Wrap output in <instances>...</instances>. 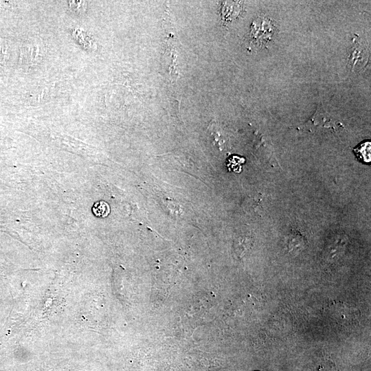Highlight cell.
I'll list each match as a JSON object with an SVG mask.
<instances>
[{
  "mask_svg": "<svg viewBox=\"0 0 371 371\" xmlns=\"http://www.w3.org/2000/svg\"><path fill=\"white\" fill-rule=\"evenodd\" d=\"M92 212L95 216L104 218L109 214L110 207L105 201H100L94 203Z\"/></svg>",
  "mask_w": 371,
  "mask_h": 371,
  "instance_id": "3957f363",
  "label": "cell"
},
{
  "mask_svg": "<svg viewBox=\"0 0 371 371\" xmlns=\"http://www.w3.org/2000/svg\"><path fill=\"white\" fill-rule=\"evenodd\" d=\"M207 131L213 145L216 146L219 149H221V147L225 144V137L221 133L219 127L216 124V123L212 122L210 123Z\"/></svg>",
  "mask_w": 371,
  "mask_h": 371,
  "instance_id": "7a4b0ae2",
  "label": "cell"
},
{
  "mask_svg": "<svg viewBox=\"0 0 371 371\" xmlns=\"http://www.w3.org/2000/svg\"><path fill=\"white\" fill-rule=\"evenodd\" d=\"M357 156L365 162L370 161V142H366L354 150Z\"/></svg>",
  "mask_w": 371,
  "mask_h": 371,
  "instance_id": "277c9868",
  "label": "cell"
},
{
  "mask_svg": "<svg viewBox=\"0 0 371 371\" xmlns=\"http://www.w3.org/2000/svg\"><path fill=\"white\" fill-rule=\"evenodd\" d=\"M368 58V52L367 49L363 47L360 44L356 43L353 44L351 54L350 56V62L351 67L356 69H360L365 65Z\"/></svg>",
  "mask_w": 371,
  "mask_h": 371,
  "instance_id": "6da1fadb",
  "label": "cell"
}]
</instances>
